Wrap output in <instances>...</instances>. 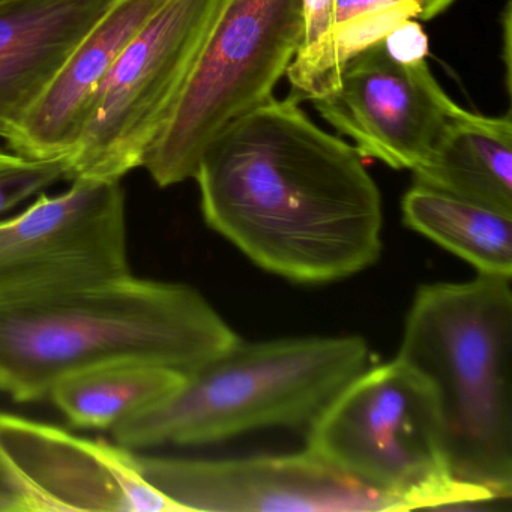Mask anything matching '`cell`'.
<instances>
[{
  "label": "cell",
  "mask_w": 512,
  "mask_h": 512,
  "mask_svg": "<svg viewBox=\"0 0 512 512\" xmlns=\"http://www.w3.org/2000/svg\"><path fill=\"white\" fill-rule=\"evenodd\" d=\"M227 0H167L95 94L70 181H121L145 164L187 88Z\"/></svg>",
  "instance_id": "52a82bcc"
},
{
  "label": "cell",
  "mask_w": 512,
  "mask_h": 512,
  "mask_svg": "<svg viewBox=\"0 0 512 512\" xmlns=\"http://www.w3.org/2000/svg\"><path fill=\"white\" fill-rule=\"evenodd\" d=\"M415 185L512 214V121L460 109L424 163Z\"/></svg>",
  "instance_id": "5bb4252c"
},
{
  "label": "cell",
  "mask_w": 512,
  "mask_h": 512,
  "mask_svg": "<svg viewBox=\"0 0 512 512\" xmlns=\"http://www.w3.org/2000/svg\"><path fill=\"white\" fill-rule=\"evenodd\" d=\"M505 20H503V29H505V32H503V38H505V64H506V86H508L509 91V85H511V82H509V77H511V67H509V61H511V55H509V40H511V4L506 5L505 8Z\"/></svg>",
  "instance_id": "cb8c5ba5"
},
{
  "label": "cell",
  "mask_w": 512,
  "mask_h": 512,
  "mask_svg": "<svg viewBox=\"0 0 512 512\" xmlns=\"http://www.w3.org/2000/svg\"><path fill=\"white\" fill-rule=\"evenodd\" d=\"M386 50L392 58L400 62H416L425 59L428 53V38L421 26L413 19L398 25L383 40Z\"/></svg>",
  "instance_id": "44dd1931"
},
{
  "label": "cell",
  "mask_w": 512,
  "mask_h": 512,
  "mask_svg": "<svg viewBox=\"0 0 512 512\" xmlns=\"http://www.w3.org/2000/svg\"><path fill=\"white\" fill-rule=\"evenodd\" d=\"M407 0H337L335 4V26L364 14L377 13L386 8L397 7Z\"/></svg>",
  "instance_id": "7402d4cb"
},
{
  "label": "cell",
  "mask_w": 512,
  "mask_h": 512,
  "mask_svg": "<svg viewBox=\"0 0 512 512\" xmlns=\"http://www.w3.org/2000/svg\"><path fill=\"white\" fill-rule=\"evenodd\" d=\"M311 103L362 157L413 170L460 112L425 59L400 62L383 41L344 62L337 88Z\"/></svg>",
  "instance_id": "30bf717a"
},
{
  "label": "cell",
  "mask_w": 512,
  "mask_h": 512,
  "mask_svg": "<svg viewBox=\"0 0 512 512\" xmlns=\"http://www.w3.org/2000/svg\"><path fill=\"white\" fill-rule=\"evenodd\" d=\"M418 8L419 20H431L442 14L455 0H410Z\"/></svg>",
  "instance_id": "603a6c76"
},
{
  "label": "cell",
  "mask_w": 512,
  "mask_h": 512,
  "mask_svg": "<svg viewBox=\"0 0 512 512\" xmlns=\"http://www.w3.org/2000/svg\"><path fill=\"white\" fill-rule=\"evenodd\" d=\"M70 181V160H37L0 149V217L46 188Z\"/></svg>",
  "instance_id": "ac0fdd59"
},
{
  "label": "cell",
  "mask_w": 512,
  "mask_h": 512,
  "mask_svg": "<svg viewBox=\"0 0 512 512\" xmlns=\"http://www.w3.org/2000/svg\"><path fill=\"white\" fill-rule=\"evenodd\" d=\"M239 340L187 284L133 274L55 298L0 307V392L50 397L61 380L116 362L193 373Z\"/></svg>",
  "instance_id": "7a4b0ae2"
},
{
  "label": "cell",
  "mask_w": 512,
  "mask_h": 512,
  "mask_svg": "<svg viewBox=\"0 0 512 512\" xmlns=\"http://www.w3.org/2000/svg\"><path fill=\"white\" fill-rule=\"evenodd\" d=\"M133 452L143 479L179 511H404L397 500L356 484L308 449L224 460Z\"/></svg>",
  "instance_id": "9c48e42d"
},
{
  "label": "cell",
  "mask_w": 512,
  "mask_h": 512,
  "mask_svg": "<svg viewBox=\"0 0 512 512\" xmlns=\"http://www.w3.org/2000/svg\"><path fill=\"white\" fill-rule=\"evenodd\" d=\"M403 220L473 266L479 274L512 278V214L413 185L403 202Z\"/></svg>",
  "instance_id": "9a60e30c"
},
{
  "label": "cell",
  "mask_w": 512,
  "mask_h": 512,
  "mask_svg": "<svg viewBox=\"0 0 512 512\" xmlns=\"http://www.w3.org/2000/svg\"><path fill=\"white\" fill-rule=\"evenodd\" d=\"M368 367L370 347L358 335L238 340L187 374L166 400L113 428V439L137 451L308 428Z\"/></svg>",
  "instance_id": "277c9868"
},
{
  "label": "cell",
  "mask_w": 512,
  "mask_h": 512,
  "mask_svg": "<svg viewBox=\"0 0 512 512\" xmlns=\"http://www.w3.org/2000/svg\"><path fill=\"white\" fill-rule=\"evenodd\" d=\"M0 218V307L55 298L133 274L121 181L73 179Z\"/></svg>",
  "instance_id": "ba28073f"
},
{
  "label": "cell",
  "mask_w": 512,
  "mask_h": 512,
  "mask_svg": "<svg viewBox=\"0 0 512 512\" xmlns=\"http://www.w3.org/2000/svg\"><path fill=\"white\" fill-rule=\"evenodd\" d=\"M167 0H115L71 53L40 103L7 140L11 152L37 160L70 158L92 101L137 32Z\"/></svg>",
  "instance_id": "4fadbf2b"
},
{
  "label": "cell",
  "mask_w": 512,
  "mask_h": 512,
  "mask_svg": "<svg viewBox=\"0 0 512 512\" xmlns=\"http://www.w3.org/2000/svg\"><path fill=\"white\" fill-rule=\"evenodd\" d=\"M115 0H0V139L40 103Z\"/></svg>",
  "instance_id": "7c38bea8"
},
{
  "label": "cell",
  "mask_w": 512,
  "mask_h": 512,
  "mask_svg": "<svg viewBox=\"0 0 512 512\" xmlns=\"http://www.w3.org/2000/svg\"><path fill=\"white\" fill-rule=\"evenodd\" d=\"M184 379L163 365L116 362L61 380L50 398L76 427L113 430L166 400Z\"/></svg>",
  "instance_id": "2e32d148"
},
{
  "label": "cell",
  "mask_w": 512,
  "mask_h": 512,
  "mask_svg": "<svg viewBox=\"0 0 512 512\" xmlns=\"http://www.w3.org/2000/svg\"><path fill=\"white\" fill-rule=\"evenodd\" d=\"M304 35L302 0H227L143 169L161 188L193 179L206 149L271 100Z\"/></svg>",
  "instance_id": "8992f818"
},
{
  "label": "cell",
  "mask_w": 512,
  "mask_h": 512,
  "mask_svg": "<svg viewBox=\"0 0 512 512\" xmlns=\"http://www.w3.org/2000/svg\"><path fill=\"white\" fill-rule=\"evenodd\" d=\"M0 449L43 511H170L140 475L133 449L0 412Z\"/></svg>",
  "instance_id": "8fae6325"
},
{
  "label": "cell",
  "mask_w": 512,
  "mask_h": 512,
  "mask_svg": "<svg viewBox=\"0 0 512 512\" xmlns=\"http://www.w3.org/2000/svg\"><path fill=\"white\" fill-rule=\"evenodd\" d=\"M418 14L416 5L407 0L397 7L364 14L335 26V47H337V58L341 67L347 59L385 40L401 23L418 19Z\"/></svg>",
  "instance_id": "d6986e66"
},
{
  "label": "cell",
  "mask_w": 512,
  "mask_h": 512,
  "mask_svg": "<svg viewBox=\"0 0 512 512\" xmlns=\"http://www.w3.org/2000/svg\"><path fill=\"white\" fill-rule=\"evenodd\" d=\"M512 278L419 287L397 358L433 391L455 481L512 494Z\"/></svg>",
  "instance_id": "3957f363"
},
{
  "label": "cell",
  "mask_w": 512,
  "mask_h": 512,
  "mask_svg": "<svg viewBox=\"0 0 512 512\" xmlns=\"http://www.w3.org/2000/svg\"><path fill=\"white\" fill-rule=\"evenodd\" d=\"M307 431L308 451L404 511L496 499L455 481L433 391L400 358L362 371Z\"/></svg>",
  "instance_id": "5b68a950"
},
{
  "label": "cell",
  "mask_w": 512,
  "mask_h": 512,
  "mask_svg": "<svg viewBox=\"0 0 512 512\" xmlns=\"http://www.w3.org/2000/svg\"><path fill=\"white\" fill-rule=\"evenodd\" d=\"M0 512H41L40 502L0 449Z\"/></svg>",
  "instance_id": "ffe728a7"
},
{
  "label": "cell",
  "mask_w": 512,
  "mask_h": 512,
  "mask_svg": "<svg viewBox=\"0 0 512 512\" xmlns=\"http://www.w3.org/2000/svg\"><path fill=\"white\" fill-rule=\"evenodd\" d=\"M193 179L206 224L271 274L332 283L379 259L376 182L362 155L320 130L295 95L230 124Z\"/></svg>",
  "instance_id": "6da1fadb"
},
{
  "label": "cell",
  "mask_w": 512,
  "mask_h": 512,
  "mask_svg": "<svg viewBox=\"0 0 512 512\" xmlns=\"http://www.w3.org/2000/svg\"><path fill=\"white\" fill-rule=\"evenodd\" d=\"M335 4L337 0H302L304 35L286 73L299 101H313L337 88L341 65L334 38Z\"/></svg>",
  "instance_id": "e0dca14e"
}]
</instances>
